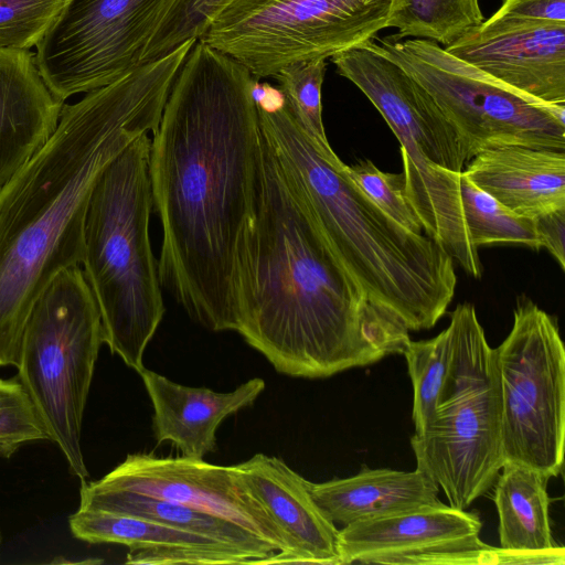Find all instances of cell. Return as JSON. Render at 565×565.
Listing matches in <instances>:
<instances>
[{"mask_svg": "<svg viewBox=\"0 0 565 565\" xmlns=\"http://www.w3.org/2000/svg\"><path fill=\"white\" fill-rule=\"evenodd\" d=\"M257 79L196 40L150 142L161 287L216 332L237 330L246 248L263 192Z\"/></svg>", "mask_w": 565, "mask_h": 565, "instance_id": "6da1fadb", "label": "cell"}, {"mask_svg": "<svg viewBox=\"0 0 565 565\" xmlns=\"http://www.w3.org/2000/svg\"><path fill=\"white\" fill-rule=\"evenodd\" d=\"M182 63L173 51L64 104L46 143L0 188V366H18L35 301L82 264L93 190L120 152L156 131Z\"/></svg>", "mask_w": 565, "mask_h": 565, "instance_id": "7a4b0ae2", "label": "cell"}, {"mask_svg": "<svg viewBox=\"0 0 565 565\" xmlns=\"http://www.w3.org/2000/svg\"><path fill=\"white\" fill-rule=\"evenodd\" d=\"M263 138V192L246 248L236 332L277 372L294 377H329L402 354L409 330L343 266Z\"/></svg>", "mask_w": 565, "mask_h": 565, "instance_id": "3957f363", "label": "cell"}, {"mask_svg": "<svg viewBox=\"0 0 565 565\" xmlns=\"http://www.w3.org/2000/svg\"><path fill=\"white\" fill-rule=\"evenodd\" d=\"M257 109L281 167L356 282L409 331L433 328L457 286L450 255L429 236L398 224L365 195L332 148L317 141L286 99L280 107Z\"/></svg>", "mask_w": 565, "mask_h": 565, "instance_id": "277c9868", "label": "cell"}, {"mask_svg": "<svg viewBox=\"0 0 565 565\" xmlns=\"http://www.w3.org/2000/svg\"><path fill=\"white\" fill-rule=\"evenodd\" d=\"M150 142L149 134L138 137L99 177L86 214L82 262L103 341L137 373L166 311L149 235Z\"/></svg>", "mask_w": 565, "mask_h": 565, "instance_id": "5b68a950", "label": "cell"}, {"mask_svg": "<svg viewBox=\"0 0 565 565\" xmlns=\"http://www.w3.org/2000/svg\"><path fill=\"white\" fill-rule=\"evenodd\" d=\"M337 73L374 105L401 145L406 196L425 235L473 278L482 265L465 222L458 135L430 94L373 40L331 57Z\"/></svg>", "mask_w": 565, "mask_h": 565, "instance_id": "8992f818", "label": "cell"}, {"mask_svg": "<svg viewBox=\"0 0 565 565\" xmlns=\"http://www.w3.org/2000/svg\"><path fill=\"white\" fill-rule=\"evenodd\" d=\"M447 375L429 425L411 437L416 468L441 487L449 505L466 510L493 486L503 463L493 348L475 306L450 312Z\"/></svg>", "mask_w": 565, "mask_h": 565, "instance_id": "52a82bcc", "label": "cell"}, {"mask_svg": "<svg viewBox=\"0 0 565 565\" xmlns=\"http://www.w3.org/2000/svg\"><path fill=\"white\" fill-rule=\"evenodd\" d=\"M103 343L100 312L84 270L61 271L31 310L17 369L50 440L82 480L88 477L82 423Z\"/></svg>", "mask_w": 565, "mask_h": 565, "instance_id": "ba28073f", "label": "cell"}, {"mask_svg": "<svg viewBox=\"0 0 565 565\" xmlns=\"http://www.w3.org/2000/svg\"><path fill=\"white\" fill-rule=\"evenodd\" d=\"M374 44L430 94L467 161L508 146L565 151V105L527 99L430 40L393 36Z\"/></svg>", "mask_w": 565, "mask_h": 565, "instance_id": "9c48e42d", "label": "cell"}, {"mask_svg": "<svg viewBox=\"0 0 565 565\" xmlns=\"http://www.w3.org/2000/svg\"><path fill=\"white\" fill-rule=\"evenodd\" d=\"M392 0H232L198 41L228 55L253 76L327 60L386 28Z\"/></svg>", "mask_w": 565, "mask_h": 565, "instance_id": "30bf717a", "label": "cell"}, {"mask_svg": "<svg viewBox=\"0 0 565 565\" xmlns=\"http://www.w3.org/2000/svg\"><path fill=\"white\" fill-rule=\"evenodd\" d=\"M493 360L504 462L557 477L564 461L565 349L556 320L521 299Z\"/></svg>", "mask_w": 565, "mask_h": 565, "instance_id": "8fae6325", "label": "cell"}, {"mask_svg": "<svg viewBox=\"0 0 565 565\" xmlns=\"http://www.w3.org/2000/svg\"><path fill=\"white\" fill-rule=\"evenodd\" d=\"M172 1L67 0L34 54L46 86L65 102L137 68Z\"/></svg>", "mask_w": 565, "mask_h": 565, "instance_id": "7c38bea8", "label": "cell"}, {"mask_svg": "<svg viewBox=\"0 0 565 565\" xmlns=\"http://www.w3.org/2000/svg\"><path fill=\"white\" fill-rule=\"evenodd\" d=\"M89 484L158 498L218 516L270 544L278 552L276 564L291 563L279 531L233 466L213 465L202 458L136 452Z\"/></svg>", "mask_w": 565, "mask_h": 565, "instance_id": "4fadbf2b", "label": "cell"}, {"mask_svg": "<svg viewBox=\"0 0 565 565\" xmlns=\"http://www.w3.org/2000/svg\"><path fill=\"white\" fill-rule=\"evenodd\" d=\"M445 50L527 99L565 105V24L492 14Z\"/></svg>", "mask_w": 565, "mask_h": 565, "instance_id": "5bb4252c", "label": "cell"}, {"mask_svg": "<svg viewBox=\"0 0 565 565\" xmlns=\"http://www.w3.org/2000/svg\"><path fill=\"white\" fill-rule=\"evenodd\" d=\"M478 515L444 503L423 505L351 523L339 530L341 564H398L407 556L472 548L479 539Z\"/></svg>", "mask_w": 565, "mask_h": 565, "instance_id": "9a60e30c", "label": "cell"}, {"mask_svg": "<svg viewBox=\"0 0 565 565\" xmlns=\"http://www.w3.org/2000/svg\"><path fill=\"white\" fill-rule=\"evenodd\" d=\"M233 467L279 531L291 563L341 564L339 530L313 501L308 480L281 459L264 454Z\"/></svg>", "mask_w": 565, "mask_h": 565, "instance_id": "2e32d148", "label": "cell"}, {"mask_svg": "<svg viewBox=\"0 0 565 565\" xmlns=\"http://www.w3.org/2000/svg\"><path fill=\"white\" fill-rule=\"evenodd\" d=\"M153 407L152 430L157 444L170 443L189 458L215 451L222 422L254 404L265 390L259 377L232 392L218 393L172 382L146 367L139 373Z\"/></svg>", "mask_w": 565, "mask_h": 565, "instance_id": "e0dca14e", "label": "cell"}, {"mask_svg": "<svg viewBox=\"0 0 565 565\" xmlns=\"http://www.w3.org/2000/svg\"><path fill=\"white\" fill-rule=\"evenodd\" d=\"M63 105L30 50L0 47V188L46 143Z\"/></svg>", "mask_w": 565, "mask_h": 565, "instance_id": "ac0fdd59", "label": "cell"}, {"mask_svg": "<svg viewBox=\"0 0 565 565\" xmlns=\"http://www.w3.org/2000/svg\"><path fill=\"white\" fill-rule=\"evenodd\" d=\"M462 173L521 216L565 207V151L508 146L487 149Z\"/></svg>", "mask_w": 565, "mask_h": 565, "instance_id": "d6986e66", "label": "cell"}, {"mask_svg": "<svg viewBox=\"0 0 565 565\" xmlns=\"http://www.w3.org/2000/svg\"><path fill=\"white\" fill-rule=\"evenodd\" d=\"M321 512L343 526L423 505L438 504L437 483L419 469L399 471L363 468L359 473L330 481H308Z\"/></svg>", "mask_w": 565, "mask_h": 565, "instance_id": "ffe728a7", "label": "cell"}, {"mask_svg": "<svg viewBox=\"0 0 565 565\" xmlns=\"http://www.w3.org/2000/svg\"><path fill=\"white\" fill-rule=\"evenodd\" d=\"M79 497L81 510L124 513L152 520L250 553L260 558L262 564H275L278 554L270 544L247 530L184 504L132 492L96 489L85 480H82Z\"/></svg>", "mask_w": 565, "mask_h": 565, "instance_id": "44dd1931", "label": "cell"}, {"mask_svg": "<svg viewBox=\"0 0 565 565\" xmlns=\"http://www.w3.org/2000/svg\"><path fill=\"white\" fill-rule=\"evenodd\" d=\"M501 470L494 490L500 546L522 552H544L556 546L550 519V478L511 461H505Z\"/></svg>", "mask_w": 565, "mask_h": 565, "instance_id": "7402d4cb", "label": "cell"}, {"mask_svg": "<svg viewBox=\"0 0 565 565\" xmlns=\"http://www.w3.org/2000/svg\"><path fill=\"white\" fill-rule=\"evenodd\" d=\"M68 525L76 539L92 544L117 543L129 548L178 547L247 553L200 534L124 513L78 509L70 516ZM258 559L262 564V559Z\"/></svg>", "mask_w": 565, "mask_h": 565, "instance_id": "603a6c76", "label": "cell"}, {"mask_svg": "<svg viewBox=\"0 0 565 565\" xmlns=\"http://www.w3.org/2000/svg\"><path fill=\"white\" fill-rule=\"evenodd\" d=\"M484 20L479 0H392L386 28L395 39L454 43Z\"/></svg>", "mask_w": 565, "mask_h": 565, "instance_id": "cb8c5ba5", "label": "cell"}, {"mask_svg": "<svg viewBox=\"0 0 565 565\" xmlns=\"http://www.w3.org/2000/svg\"><path fill=\"white\" fill-rule=\"evenodd\" d=\"M460 196L468 233L477 248L510 244L541 249L533 218L515 214L478 188L462 172Z\"/></svg>", "mask_w": 565, "mask_h": 565, "instance_id": "d4e9b609", "label": "cell"}, {"mask_svg": "<svg viewBox=\"0 0 565 565\" xmlns=\"http://www.w3.org/2000/svg\"><path fill=\"white\" fill-rule=\"evenodd\" d=\"M451 349V328L435 338L409 341L403 351L413 385L412 418L415 433H422L431 422L444 385Z\"/></svg>", "mask_w": 565, "mask_h": 565, "instance_id": "484cf974", "label": "cell"}, {"mask_svg": "<svg viewBox=\"0 0 565 565\" xmlns=\"http://www.w3.org/2000/svg\"><path fill=\"white\" fill-rule=\"evenodd\" d=\"M232 0H173L158 23L141 57L156 61L189 41H196Z\"/></svg>", "mask_w": 565, "mask_h": 565, "instance_id": "4316f807", "label": "cell"}, {"mask_svg": "<svg viewBox=\"0 0 565 565\" xmlns=\"http://www.w3.org/2000/svg\"><path fill=\"white\" fill-rule=\"evenodd\" d=\"M327 60L300 61L282 67L273 77L305 128L324 147H331L322 121L321 88Z\"/></svg>", "mask_w": 565, "mask_h": 565, "instance_id": "83f0119b", "label": "cell"}, {"mask_svg": "<svg viewBox=\"0 0 565 565\" xmlns=\"http://www.w3.org/2000/svg\"><path fill=\"white\" fill-rule=\"evenodd\" d=\"M50 440L47 430L19 379L0 377V457L9 459L21 446Z\"/></svg>", "mask_w": 565, "mask_h": 565, "instance_id": "f1b7e54d", "label": "cell"}, {"mask_svg": "<svg viewBox=\"0 0 565 565\" xmlns=\"http://www.w3.org/2000/svg\"><path fill=\"white\" fill-rule=\"evenodd\" d=\"M67 0H0V47L36 46Z\"/></svg>", "mask_w": 565, "mask_h": 565, "instance_id": "f546056e", "label": "cell"}, {"mask_svg": "<svg viewBox=\"0 0 565 565\" xmlns=\"http://www.w3.org/2000/svg\"><path fill=\"white\" fill-rule=\"evenodd\" d=\"M345 171L385 214L408 231L423 234L422 222L406 196L403 173L384 172L371 160L345 164Z\"/></svg>", "mask_w": 565, "mask_h": 565, "instance_id": "4dcf8cb0", "label": "cell"}, {"mask_svg": "<svg viewBox=\"0 0 565 565\" xmlns=\"http://www.w3.org/2000/svg\"><path fill=\"white\" fill-rule=\"evenodd\" d=\"M565 548L556 545L544 552H522L503 547H493L482 543L472 548L431 552L411 555L402 558L398 564L418 565H563Z\"/></svg>", "mask_w": 565, "mask_h": 565, "instance_id": "1f68e13d", "label": "cell"}, {"mask_svg": "<svg viewBox=\"0 0 565 565\" xmlns=\"http://www.w3.org/2000/svg\"><path fill=\"white\" fill-rule=\"evenodd\" d=\"M127 564H260L259 559L250 554L233 551H203L178 547H137L129 548Z\"/></svg>", "mask_w": 565, "mask_h": 565, "instance_id": "d6a6232c", "label": "cell"}, {"mask_svg": "<svg viewBox=\"0 0 565 565\" xmlns=\"http://www.w3.org/2000/svg\"><path fill=\"white\" fill-rule=\"evenodd\" d=\"M497 17L565 24V0H502Z\"/></svg>", "mask_w": 565, "mask_h": 565, "instance_id": "836d02e7", "label": "cell"}, {"mask_svg": "<svg viewBox=\"0 0 565 565\" xmlns=\"http://www.w3.org/2000/svg\"><path fill=\"white\" fill-rule=\"evenodd\" d=\"M533 223L541 248L547 249L565 270V207L536 215Z\"/></svg>", "mask_w": 565, "mask_h": 565, "instance_id": "e575fe53", "label": "cell"}]
</instances>
